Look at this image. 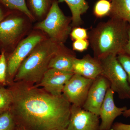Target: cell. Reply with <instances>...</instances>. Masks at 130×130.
I'll list each match as a JSON object with an SVG mask.
<instances>
[{"mask_svg":"<svg viewBox=\"0 0 130 130\" xmlns=\"http://www.w3.org/2000/svg\"><path fill=\"white\" fill-rule=\"evenodd\" d=\"M41 31L35 29L19 43L11 52L7 60V83H13L20 66L38 43L47 38Z\"/></svg>","mask_w":130,"mask_h":130,"instance_id":"obj_7","label":"cell"},{"mask_svg":"<svg viewBox=\"0 0 130 130\" xmlns=\"http://www.w3.org/2000/svg\"><path fill=\"white\" fill-rule=\"evenodd\" d=\"M102 73L110 84V88L121 100L130 99V86L126 72L117 56L110 55L100 59Z\"/></svg>","mask_w":130,"mask_h":130,"instance_id":"obj_6","label":"cell"},{"mask_svg":"<svg viewBox=\"0 0 130 130\" xmlns=\"http://www.w3.org/2000/svg\"><path fill=\"white\" fill-rule=\"evenodd\" d=\"M100 116L72 105L68 124L66 130H100Z\"/></svg>","mask_w":130,"mask_h":130,"instance_id":"obj_9","label":"cell"},{"mask_svg":"<svg viewBox=\"0 0 130 130\" xmlns=\"http://www.w3.org/2000/svg\"><path fill=\"white\" fill-rule=\"evenodd\" d=\"M16 130H25L23 127L17 125Z\"/></svg>","mask_w":130,"mask_h":130,"instance_id":"obj_30","label":"cell"},{"mask_svg":"<svg viewBox=\"0 0 130 130\" xmlns=\"http://www.w3.org/2000/svg\"><path fill=\"white\" fill-rule=\"evenodd\" d=\"M117 58L126 72L128 83L130 86V55L125 54H121L117 55Z\"/></svg>","mask_w":130,"mask_h":130,"instance_id":"obj_23","label":"cell"},{"mask_svg":"<svg viewBox=\"0 0 130 130\" xmlns=\"http://www.w3.org/2000/svg\"><path fill=\"white\" fill-rule=\"evenodd\" d=\"M0 3L11 10L21 12L32 21L35 20L26 5L25 0H0Z\"/></svg>","mask_w":130,"mask_h":130,"instance_id":"obj_18","label":"cell"},{"mask_svg":"<svg viewBox=\"0 0 130 130\" xmlns=\"http://www.w3.org/2000/svg\"><path fill=\"white\" fill-rule=\"evenodd\" d=\"M110 130H130V124L116 122L113 124Z\"/></svg>","mask_w":130,"mask_h":130,"instance_id":"obj_26","label":"cell"},{"mask_svg":"<svg viewBox=\"0 0 130 130\" xmlns=\"http://www.w3.org/2000/svg\"><path fill=\"white\" fill-rule=\"evenodd\" d=\"M17 125L10 111L0 115V130H16Z\"/></svg>","mask_w":130,"mask_h":130,"instance_id":"obj_21","label":"cell"},{"mask_svg":"<svg viewBox=\"0 0 130 130\" xmlns=\"http://www.w3.org/2000/svg\"><path fill=\"white\" fill-rule=\"evenodd\" d=\"M6 14L2 8L0 6V23L5 18Z\"/></svg>","mask_w":130,"mask_h":130,"instance_id":"obj_28","label":"cell"},{"mask_svg":"<svg viewBox=\"0 0 130 130\" xmlns=\"http://www.w3.org/2000/svg\"><path fill=\"white\" fill-rule=\"evenodd\" d=\"M31 21L25 14L17 11L0 23V47L2 51H13L29 32Z\"/></svg>","mask_w":130,"mask_h":130,"instance_id":"obj_5","label":"cell"},{"mask_svg":"<svg viewBox=\"0 0 130 130\" xmlns=\"http://www.w3.org/2000/svg\"><path fill=\"white\" fill-rule=\"evenodd\" d=\"M75 58H76V54L67 47L51 59L49 64L48 69L72 72L73 62Z\"/></svg>","mask_w":130,"mask_h":130,"instance_id":"obj_14","label":"cell"},{"mask_svg":"<svg viewBox=\"0 0 130 130\" xmlns=\"http://www.w3.org/2000/svg\"><path fill=\"white\" fill-rule=\"evenodd\" d=\"M122 115L125 118H129L130 117V108L126 109Z\"/></svg>","mask_w":130,"mask_h":130,"instance_id":"obj_29","label":"cell"},{"mask_svg":"<svg viewBox=\"0 0 130 130\" xmlns=\"http://www.w3.org/2000/svg\"><path fill=\"white\" fill-rule=\"evenodd\" d=\"M58 2L59 3L66 2L69 7L72 13V28L79 27L83 24L81 16L86 13L89 7L86 0H58Z\"/></svg>","mask_w":130,"mask_h":130,"instance_id":"obj_15","label":"cell"},{"mask_svg":"<svg viewBox=\"0 0 130 130\" xmlns=\"http://www.w3.org/2000/svg\"><path fill=\"white\" fill-rule=\"evenodd\" d=\"M129 23L110 19L99 23L88 32L89 44L97 59L113 55L124 53V49L128 40Z\"/></svg>","mask_w":130,"mask_h":130,"instance_id":"obj_2","label":"cell"},{"mask_svg":"<svg viewBox=\"0 0 130 130\" xmlns=\"http://www.w3.org/2000/svg\"><path fill=\"white\" fill-rule=\"evenodd\" d=\"M128 41L124 48V53L130 55V23L128 27Z\"/></svg>","mask_w":130,"mask_h":130,"instance_id":"obj_27","label":"cell"},{"mask_svg":"<svg viewBox=\"0 0 130 130\" xmlns=\"http://www.w3.org/2000/svg\"><path fill=\"white\" fill-rule=\"evenodd\" d=\"M66 47L64 44L46 38L34 48L21 63L13 82H24L32 85L39 83L48 70L51 59Z\"/></svg>","mask_w":130,"mask_h":130,"instance_id":"obj_3","label":"cell"},{"mask_svg":"<svg viewBox=\"0 0 130 130\" xmlns=\"http://www.w3.org/2000/svg\"><path fill=\"white\" fill-rule=\"evenodd\" d=\"M7 61L5 51H2L0 55V85L5 86L7 83Z\"/></svg>","mask_w":130,"mask_h":130,"instance_id":"obj_22","label":"cell"},{"mask_svg":"<svg viewBox=\"0 0 130 130\" xmlns=\"http://www.w3.org/2000/svg\"><path fill=\"white\" fill-rule=\"evenodd\" d=\"M89 44L88 40H75L73 43V49L78 52H83L88 49Z\"/></svg>","mask_w":130,"mask_h":130,"instance_id":"obj_25","label":"cell"},{"mask_svg":"<svg viewBox=\"0 0 130 130\" xmlns=\"http://www.w3.org/2000/svg\"><path fill=\"white\" fill-rule=\"evenodd\" d=\"M71 17L64 14L57 0H54L46 17L35 25V29L41 31L51 40L64 44L72 30Z\"/></svg>","mask_w":130,"mask_h":130,"instance_id":"obj_4","label":"cell"},{"mask_svg":"<svg viewBox=\"0 0 130 130\" xmlns=\"http://www.w3.org/2000/svg\"><path fill=\"white\" fill-rule=\"evenodd\" d=\"M111 2L110 18L130 23V0H109Z\"/></svg>","mask_w":130,"mask_h":130,"instance_id":"obj_16","label":"cell"},{"mask_svg":"<svg viewBox=\"0 0 130 130\" xmlns=\"http://www.w3.org/2000/svg\"><path fill=\"white\" fill-rule=\"evenodd\" d=\"M114 94L111 88L108 89L100 108L99 116L101 121L100 130H110L115 119L123 115L128 109L126 106L119 107L115 105L114 100Z\"/></svg>","mask_w":130,"mask_h":130,"instance_id":"obj_12","label":"cell"},{"mask_svg":"<svg viewBox=\"0 0 130 130\" xmlns=\"http://www.w3.org/2000/svg\"><path fill=\"white\" fill-rule=\"evenodd\" d=\"M111 8V2L109 0H98L94 6L93 13L96 18H102L109 16Z\"/></svg>","mask_w":130,"mask_h":130,"instance_id":"obj_20","label":"cell"},{"mask_svg":"<svg viewBox=\"0 0 130 130\" xmlns=\"http://www.w3.org/2000/svg\"><path fill=\"white\" fill-rule=\"evenodd\" d=\"M110 88L109 81L104 76L98 77L93 81L82 108L99 116L100 108Z\"/></svg>","mask_w":130,"mask_h":130,"instance_id":"obj_10","label":"cell"},{"mask_svg":"<svg viewBox=\"0 0 130 130\" xmlns=\"http://www.w3.org/2000/svg\"><path fill=\"white\" fill-rule=\"evenodd\" d=\"M72 40H88V32L87 29L81 27H77L73 28L70 34Z\"/></svg>","mask_w":130,"mask_h":130,"instance_id":"obj_24","label":"cell"},{"mask_svg":"<svg viewBox=\"0 0 130 130\" xmlns=\"http://www.w3.org/2000/svg\"><path fill=\"white\" fill-rule=\"evenodd\" d=\"M94 80L74 74L65 85L62 94L72 105L82 107Z\"/></svg>","mask_w":130,"mask_h":130,"instance_id":"obj_8","label":"cell"},{"mask_svg":"<svg viewBox=\"0 0 130 130\" xmlns=\"http://www.w3.org/2000/svg\"><path fill=\"white\" fill-rule=\"evenodd\" d=\"M99 59L87 54L81 59L75 58L73 62L72 72L89 79H94L102 73Z\"/></svg>","mask_w":130,"mask_h":130,"instance_id":"obj_13","label":"cell"},{"mask_svg":"<svg viewBox=\"0 0 130 130\" xmlns=\"http://www.w3.org/2000/svg\"><path fill=\"white\" fill-rule=\"evenodd\" d=\"M9 85L13 98L9 111L17 125L25 130H66L72 105L63 94L53 95L22 82Z\"/></svg>","mask_w":130,"mask_h":130,"instance_id":"obj_1","label":"cell"},{"mask_svg":"<svg viewBox=\"0 0 130 130\" xmlns=\"http://www.w3.org/2000/svg\"><path fill=\"white\" fill-rule=\"evenodd\" d=\"M54 0H28L29 8L33 16L44 19L51 8Z\"/></svg>","mask_w":130,"mask_h":130,"instance_id":"obj_17","label":"cell"},{"mask_svg":"<svg viewBox=\"0 0 130 130\" xmlns=\"http://www.w3.org/2000/svg\"><path fill=\"white\" fill-rule=\"evenodd\" d=\"M12 100V96L9 89L0 85V115L10 110Z\"/></svg>","mask_w":130,"mask_h":130,"instance_id":"obj_19","label":"cell"},{"mask_svg":"<svg viewBox=\"0 0 130 130\" xmlns=\"http://www.w3.org/2000/svg\"><path fill=\"white\" fill-rule=\"evenodd\" d=\"M74 74L72 72L49 69L44 73L40 83L35 85V86L42 87L46 91L53 95H60L63 93L65 85Z\"/></svg>","mask_w":130,"mask_h":130,"instance_id":"obj_11","label":"cell"}]
</instances>
